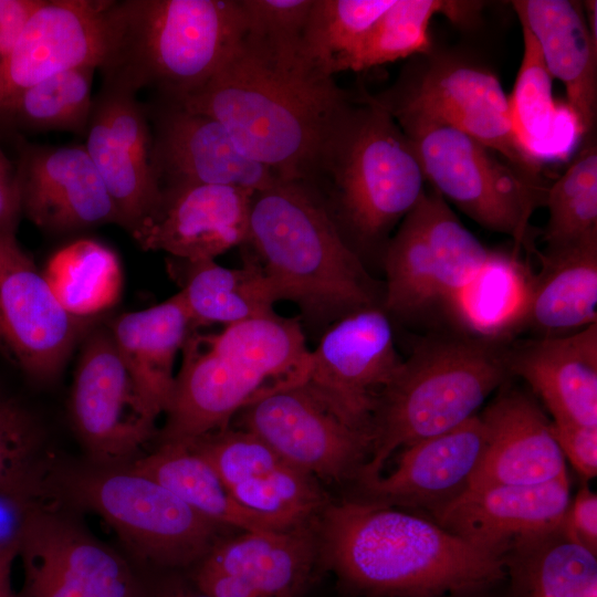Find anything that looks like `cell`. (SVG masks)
I'll return each instance as SVG.
<instances>
[{"instance_id": "277c9868", "label": "cell", "mask_w": 597, "mask_h": 597, "mask_svg": "<svg viewBox=\"0 0 597 597\" xmlns=\"http://www.w3.org/2000/svg\"><path fill=\"white\" fill-rule=\"evenodd\" d=\"M310 355L300 317L274 313L217 333L192 329L181 348L158 444H189L229 427L249 404L304 381Z\"/></svg>"}, {"instance_id": "7402d4cb", "label": "cell", "mask_w": 597, "mask_h": 597, "mask_svg": "<svg viewBox=\"0 0 597 597\" xmlns=\"http://www.w3.org/2000/svg\"><path fill=\"white\" fill-rule=\"evenodd\" d=\"M485 429L479 415L441 434L401 449L396 468L360 483L373 502L431 511L463 493L485 450Z\"/></svg>"}, {"instance_id": "74e56055", "label": "cell", "mask_w": 597, "mask_h": 597, "mask_svg": "<svg viewBox=\"0 0 597 597\" xmlns=\"http://www.w3.org/2000/svg\"><path fill=\"white\" fill-rule=\"evenodd\" d=\"M95 66H80L23 90L0 113L35 130L86 133L93 112Z\"/></svg>"}, {"instance_id": "4316f807", "label": "cell", "mask_w": 597, "mask_h": 597, "mask_svg": "<svg viewBox=\"0 0 597 597\" xmlns=\"http://www.w3.org/2000/svg\"><path fill=\"white\" fill-rule=\"evenodd\" d=\"M240 268H226L216 260L169 259V270L191 317L193 327L229 326L275 313L272 286L254 255L242 245Z\"/></svg>"}, {"instance_id": "7dc6e473", "label": "cell", "mask_w": 597, "mask_h": 597, "mask_svg": "<svg viewBox=\"0 0 597 597\" xmlns=\"http://www.w3.org/2000/svg\"><path fill=\"white\" fill-rule=\"evenodd\" d=\"M18 556V542L13 536L0 540V597H19L11 583L12 565Z\"/></svg>"}, {"instance_id": "60d3db41", "label": "cell", "mask_w": 597, "mask_h": 597, "mask_svg": "<svg viewBox=\"0 0 597 597\" xmlns=\"http://www.w3.org/2000/svg\"><path fill=\"white\" fill-rule=\"evenodd\" d=\"M520 24L523 55L509 101L515 129L522 140L532 147L535 140L547 137L553 130L557 108L553 98V77L540 46L530 30Z\"/></svg>"}, {"instance_id": "7a4b0ae2", "label": "cell", "mask_w": 597, "mask_h": 597, "mask_svg": "<svg viewBox=\"0 0 597 597\" xmlns=\"http://www.w3.org/2000/svg\"><path fill=\"white\" fill-rule=\"evenodd\" d=\"M320 555L343 583L377 597H439L506 578L504 558L436 522L375 502L328 503Z\"/></svg>"}, {"instance_id": "ab89813d", "label": "cell", "mask_w": 597, "mask_h": 597, "mask_svg": "<svg viewBox=\"0 0 597 597\" xmlns=\"http://www.w3.org/2000/svg\"><path fill=\"white\" fill-rule=\"evenodd\" d=\"M450 7V0H395L371 28L349 71L428 53L430 21L436 14L448 18Z\"/></svg>"}, {"instance_id": "f1b7e54d", "label": "cell", "mask_w": 597, "mask_h": 597, "mask_svg": "<svg viewBox=\"0 0 597 597\" xmlns=\"http://www.w3.org/2000/svg\"><path fill=\"white\" fill-rule=\"evenodd\" d=\"M126 465L157 481L201 515L229 528L243 532L293 528L240 505L212 467L188 446L158 444L155 451Z\"/></svg>"}, {"instance_id": "5bb4252c", "label": "cell", "mask_w": 597, "mask_h": 597, "mask_svg": "<svg viewBox=\"0 0 597 597\" xmlns=\"http://www.w3.org/2000/svg\"><path fill=\"white\" fill-rule=\"evenodd\" d=\"M401 360L389 315L380 306L363 308L322 333L304 381L346 422L371 437L379 397Z\"/></svg>"}, {"instance_id": "83f0119b", "label": "cell", "mask_w": 597, "mask_h": 597, "mask_svg": "<svg viewBox=\"0 0 597 597\" xmlns=\"http://www.w3.org/2000/svg\"><path fill=\"white\" fill-rule=\"evenodd\" d=\"M521 323L542 337L563 336L597 323V241L538 254Z\"/></svg>"}, {"instance_id": "8d00e7d4", "label": "cell", "mask_w": 597, "mask_h": 597, "mask_svg": "<svg viewBox=\"0 0 597 597\" xmlns=\"http://www.w3.org/2000/svg\"><path fill=\"white\" fill-rule=\"evenodd\" d=\"M395 0H313L303 31L305 56L326 74L349 71L371 28Z\"/></svg>"}, {"instance_id": "44dd1931", "label": "cell", "mask_w": 597, "mask_h": 597, "mask_svg": "<svg viewBox=\"0 0 597 597\" xmlns=\"http://www.w3.org/2000/svg\"><path fill=\"white\" fill-rule=\"evenodd\" d=\"M569 503L565 474L538 485L468 488L429 512L446 531L503 557L515 543L561 525Z\"/></svg>"}, {"instance_id": "4fadbf2b", "label": "cell", "mask_w": 597, "mask_h": 597, "mask_svg": "<svg viewBox=\"0 0 597 597\" xmlns=\"http://www.w3.org/2000/svg\"><path fill=\"white\" fill-rule=\"evenodd\" d=\"M233 420L290 464L328 481L358 476L370 453V434L346 422L305 381L256 399Z\"/></svg>"}, {"instance_id": "ffe728a7", "label": "cell", "mask_w": 597, "mask_h": 597, "mask_svg": "<svg viewBox=\"0 0 597 597\" xmlns=\"http://www.w3.org/2000/svg\"><path fill=\"white\" fill-rule=\"evenodd\" d=\"M255 191L222 185L161 188L159 203L134 239L170 258L216 260L249 240Z\"/></svg>"}, {"instance_id": "f907efd6", "label": "cell", "mask_w": 597, "mask_h": 597, "mask_svg": "<svg viewBox=\"0 0 597 597\" xmlns=\"http://www.w3.org/2000/svg\"><path fill=\"white\" fill-rule=\"evenodd\" d=\"M582 3L588 31L593 40L597 42V1L585 0Z\"/></svg>"}, {"instance_id": "e0dca14e", "label": "cell", "mask_w": 597, "mask_h": 597, "mask_svg": "<svg viewBox=\"0 0 597 597\" xmlns=\"http://www.w3.org/2000/svg\"><path fill=\"white\" fill-rule=\"evenodd\" d=\"M112 0H41L0 74V113L23 90L54 74L101 69Z\"/></svg>"}, {"instance_id": "b9f144b4", "label": "cell", "mask_w": 597, "mask_h": 597, "mask_svg": "<svg viewBox=\"0 0 597 597\" xmlns=\"http://www.w3.org/2000/svg\"><path fill=\"white\" fill-rule=\"evenodd\" d=\"M245 30L276 39H301L313 0H238Z\"/></svg>"}, {"instance_id": "9c48e42d", "label": "cell", "mask_w": 597, "mask_h": 597, "mask_svg": "<svg viewBox=\"0 0 597 597\" xmlns=\"http://www.w3.org/2000/svg\"><path fill=\"white\" fill-rule=\"evenodd\" d=\"M418 158L426 182L484 229L531 245L530 220L549 184L469 135L428 119L391 114Z\"/></svg>"}, {"instance_id": "f35d334b", "label": "cell", "mask_w": 597, "mask_h": 597, "mask_svg": "<svg viewBox=\"0 0 597 597\" xmlns=\"http://www.w3.org/2000/svg\"><path fill=\"white\" fill-rule=\"evenodd\" d=\"M522 266L514 258L493 252L486 265L458 297L452 308L485 337L521 324L530 295Z\"/></svg>"}, {"instance_id": "484cf974", "label": "cell", "mask_w": 597, "mask_h": 597, "mask_svg": "<svg viewBox=\"0 0 597 597\" xmlns=\"http://www.w3.org/2000/svg\"><path fill=\"white\" fill-rule=\"evenodd\" d=\"M149 411L158 418L168 408L178 353L193 327L177 292L151 307L125 313L108 328Z\"/></svg>"}, {"instance_id": "8992f818", "label": "cell", "mask_w": 597, "mask_h": 597, "mask_svg": "<svg viewBox=\"0 0 597 597\" xmlns=\"http://www.w3.org/2000/svg\"><path fill=\"white\" fill-rule=\"evenodd\" d=\"M244 31L238 0H112L104 84L180 101L212 78Z\"/></svg>"}, {"instance_id": "1f68e13d", "label": "cell", "mask_w": 597, "mask_h": 597, "mask_svg": "<svg viewBox=\"0 0 597 597\" xmlns=\"http://www.w3.org/2000/svg\"><path fill=\"white\" fill-rule=\"evenodd\" d=\"M84 146L117 209L119 227L134 238L160 200L151 163L116 140L94 109Z\"/></svg>"}, {"instance_id": "f6af8a7d", "label": "cell", "mask_w": 597, "mask_h": 597, "mask_svg": "<svg viewBox=\"0 0 597 597\" xmlns=\"http://www.w3.org/2000/svg\"><path fill=\"white\" fill-rule=\"evenodd\" d=\"M41 0H0V74L19 34Z\"/></svg>"}, {"instance_id": "836d02e7", "label": "cell", "mask_w": 597, "mask_h": 597, "mask_svg": "<svg viewBox=\"0 0 597 597\" xmlns=\"http://www.w3.org/2000/svg\"><path fill=\"white\" fill-rule=\"evenodd\" d=\"M431 253L440 302L453 306L493 252L459 220L433 189L423 191L413 207Z\"/></svg>"}, {"instance_id": "d6986e66", "label": "cell", "mask_w": 597, "mask_h": 597, "mask_svg": "<svg viewBox=\"0 0 597 597\" xmlns=\"http://www.w3.org/2000/svg\"><path fill=\"white\" fill-rule=\"evenodd\" d=\"M15 172L22 213L39 228L63 233L121 226L84 145H25Z\"/></svg>"}, {"instance_id": "6da1fadb", "label": "cell", "mask_w": 597, "mask_h": 597, "mask_svg": "<svg viewBox=\"0 0 597 597\" xmlns=\"http://www.w3.org/2000/svg\"><path fill=\"white\" fill-rule=\"evenodd\" d=\"M352 96L305 56L302 39L245 30L212 78L176 103L216 118L281 179L305 182Z\"/></svg>"}, {"instance_id": "9a60e30c", "label": "cell", "mask_w": 597, "mask_h": 597, "mask_svg": "<svg viewBox=\"0 0 597 597\" xmlns=\"http://www.w3.org/2000/svg\"><path fill=\"white\" fill-rule=\"evenodd\" d=\"M90 329L70 314L15 237H0V352L32 379L57 376Z\"/></svg>"}, {"instance_id": "816d5d0a", "label": "cell", "mask_w": 597, "mask_h": 597, "mask_svg": "<svg viewBox=\"0 0 597 597\" xmlns=\"http://www.w3.org/2000/svg\"><path fill=\"white\" fill-rule=\"evenodd\" d=\"M590 597H597V594H595V595H593V596H590Z\"/></svg>"}, {"instance_id": "bcb514c9", "label": "cell", "mask_w": 597, "mask_h": 597, "mask_svg": "<svg viewBox=\"0 0 597 597\" xmlns=\"http://www.w3.org/2000/svg\"><path fill=\"white\" fill-rule=\"evenodd\" d=\"M21 214L15 168L0 148V237H15Z\"/></svg>"}, {"instance_id": "2e32d148", "label": "cell", "mask_w": 597, "mask_h": 597, "mask_svg": "<svg viewBox=\"0 0 597 597\" xmlns=\"http://www.w3.org/2000/svg\"><path fill=\"white\" fill-rule=\"evenodd\" d=\"M317 520L222 540L198 563L196 588L211 597H297L320 555Z\"/></svg>"}, {"instance_id": "e575fe53", "label": "cell", "mask_w": 597, "mask_h": 597, "mask_svg": "<svg viewBox=\"0 0 597 597\" xmlns=\"http://www.w3.org/2000/svg\"><path fill=\"white\" fill-rule=\"evenodd\" d=\"M383 259V308L388 315L411 318L441 303L431 253L413 208L388 240Z\"/></svg>"}, {"instance_id": "f546056e", "label": "cell", "mask_w": 597, "mask_h": 597, "mask_svg": "<svg viewBox=\"0 0 597 597\" xmlns=\"http://www.w3.org/2000/svg\"><path fill=\"white\" fill-rule=\"evenodd\" d=\"M597 554L557 527L515 543L504 555L511 597L597 594Z\"/></svg>"}, {"instance_id": "681fc988", "label": "cell", "mask_w": 597, "mask_h": 597, "mask_svg": "<svg viewBox=\"0 0 597 597\" xmlns=\"http://www.w3.org/2000/svg\"><path fill=\"white\" fill-rule=\"evenodd\" d=\"M502 582H499V583H495V584H492V585H488V586H484V587H480V588L451 593V594L442 595V596H439V597H511V595L509 593V588L504 593H500L496 589L499 584L502 583Z\"/></svg>"}, {"instance_id": "4dcf8cb0", "label": "cell", "mask_w": 597, "mask_h": 597, "mask_svg": "<svg viewBox=\"0 0 597 597\" xmlns=\"http://www.w3.org/2000/svg\"><path fill=\"white\" fill-rule=\"evenodd\" d=\"M43 276L60 304L73 316L90 320L118 300L122 270L116 253L92 240H76L48 261Z\"/></svg>"}, {"instance_id": "d4e9b609", "label": "cell", "mask_w": 597, "mask_h": 597, "mask_svg": "<svg viewBox=\"0 0 597 597\" xmlns=\"http://www.w3.org/2000/svg\"><path fill=\"white\" fill-rule=\"evenodd\" d=\"M512 7L535 38L552 77L563 83L577 136L594 134L597 42L588 31L582 1L515 0Z\"/></svg>"}, {"instance_id": "cb8c5ba5", "label": "cell", "mask_w": 597, "mask_h": 597, "mask_svg": "<svg viewBox=\"0 0 597 597\" xmlns=\"http://www.w3.org/2000/svg\"><path fill=\"white\" fill-rule=\"evenodd\" d=\"M507 366L537 394L552 420L597 427V323L507 347Z\"/></svg>"}, {"instance_id": "d6a6232c", "label": "cell", "mask_w": 597, "mask_h": 597, "mask_svg": "<svg viewBox=\"0 0 597 597\" xmlns=\"http://www.w3.org/2000/svg\"><path fill=\"white\" fill-rule=\"evenodd\" d=\"M55 461L34 415L0 396V500L18 510L46 494Z\"/></svg>"}, {"instance_id": "603a6c76", "label": "cell", "mask_w": 597, "mask_h": 597, "mask_svg": "<svg viewBox=\"0 0 597 597\" xmlns=\"http://www.w3.org/2000/svg\"><path fill=\"white\" fill-rule=\"evenodd\" d=\"M480 418L485 450L469 488L538 485L567 474L551 420L527 395L501 392Z\"/></svg>"}, {"instance_id": "7c38bea8", "label": "cell", "mask_w": 597, "mask_h": 597, "mask_svg": "<svg viewBox=\"0 0 597 597\" xmlns=\"http://www.w3.org/2000/svg\"><path fill=\"white\" fill-rule=\"evenodd\" d=\"M73 379L70 415L87 460L129 464L155 436L156 417L144 402L108 328L85 334Z\"/></svg>"}, {"instance_id": "3957f363", "label": "cell", "mask_w": 597, "mask_h": 597, "mask_svg": "<svg viewBox=\"0 0 597 597\" xmlns=\"http://www.w3.org/2000/svg\"><path fill=\"white\" fill-rule=\"evenodd\" d=\"M244 247L262 266L276 302L297 305L302 324L314 329L324 332L353 312L383 307L384 286L305 182L280 180L254 193Z\"/></svg>"}, {"instance_id": "52a82bcc", "label": "cell", "mask_w": 597, "mask_h": 597, "mask_svg": "<svg viewBox=\"0 0 597 597\" xmlns=\"http://www.w3.org/2000/svg\"><path fill=\"white\" fill-rule=\"evenodd\" d=\"M509 375L507 347L496 338H437L418 345L379 397L359 483L381 475L396 451L475 416Z\"/></svg>"}, {"instance_id": "8fae6325", "label": "cell", "mask_w": 597, "mask_h": 597, "mask_svg": "<svg viewBox=\"0 0 597 597\" xmlns=\"http://www.w3.org/2000/svg\"><path fill=\"white\" fill-rule=\"evenodd\" d=\"M19 511V597H143L128 563L66 512L38 502Z\"/></svg>"}, {"instance_id": "c3c4849f", "label": "cell", "mask_w": 597, "mask_h": 597, "mask_svg": "<svg viewBox=\"0 0 597 597\" xmlns=\"http://www.w3.org/2000/svg\"><path fill=\"white\" fill-rule=\"evenodd\" d=\"M150 597H211L199 589L189 588L180 582H168L161 585Z\"/></svg>"}, {"instance_id": "d590c367", "label": "cell", "mask_w": 597, "mask_h": 597, "mask_svg": "<svg viewBox=\"0 0 597 597\" xmlns=\"http://www.w3.org/2000/svg\"><path fill=\"white\" fill-rule=\"evenodd\" d=\"M548 220L543 239L546 251L597 241V143L595 134L564 171L549 184L545 206Z\"/></svg>"}, {"instance_id": "30bf717a", "label": "cell", "mask_w": 597, "mask_h": 597, "mask_svg": "<svg viewBox=\"0 0 597 597\" xmlns=\"http://www.w3.org/2000/svg\"><path fill=\"white\" fill-rule=\"evenodd\" d=\"M390 114H407L455 128L521 169L543 177L542 161L517 134L499 78L484 67L447 56L420 75L402 76L374 96Z\"/></svg>"}, {"instance_id": "ee69618b", "label": "cell", "mask_w": 597, "mask_h": 597, "mask_svg": "<svg viewBox=\"0 0 597 597\" xmlns=\"http://www.w3.org/2000/svg\"><path fill=\"white\" fill-rule=\"evenodd\" d=\"M562 526L570 540L597 554V495L588 486L569 503Z\"/></svg>"}, {"instance_id": "ac0fdd59", "label": "cell", "mask_w": 597, "mask_h": 597, "mask_svg": "<svg viewBox=\"0 0 597 597\" xmlns=\"http://www.w3.org/2000/svg\"><path fill=\"white\" fill-rule=\"evenodd\" d=\"M153 119L151 166L160 189L222 185L258 192L283 180L243 154L209 115L164 101Z\"/></svg>"}, {"instance_id": "5b68a950", "label": "cell", "mask_w": 597, "mask_h": 597, "mask_svg": "<svg viewBox=\"0 0 597 597\" xmlns=\"http://www.w3.org/2000/svg\"><path fill=\"white\" fill-rule=\"evenodd\" d=\"M305 184L360 256L384 252L390 232L425 191L426 180L394 116L364 93L352 96L338 116Z\"/></svg>"}, {"instance_id": "7bdbcfd3", "label": "cell", "mask_w": 597, "mask_h": 597, "mask_svg": "<svg viewBox=\"0 0 597 597\" xmlns=\"http://www.w3.org/2000/svg\"><path fill=\"white\" fill-rule=\"evenodd\" d=\"M553 436L564 455L580 475L597 474V427L551 420Z\"/></svg>"}, {"instance_id": "ba28073f", "label": "cell", "mask_w": 597, "mask_h": 597, "mask_svg": "<svg viewBox=\"0 0 597 597\" xmlns=\"http://www.w3.org/2000/svg\"><path fill=\"white\" fill-rule=\"evenodd\" d=\"M48 494L100 515L136 558L164 567L198 564L229 528L128 465L56 462Z\"/></svg>"}]
</instances>
